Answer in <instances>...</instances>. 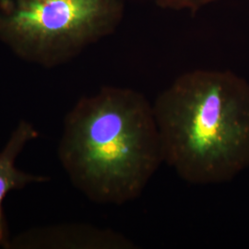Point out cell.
I'll list each match as a JSON object with an SVG mask.
<instances>
[{
  "instance_id": "5",
  "label": "cell",
  "mask_w": 249,
  "mask_h": 249,
  "mask_svg": "<svg viewBox=\"0 0 249 249\" xmlns=\"http://www.w3.org/2000/svg\"><path fill=\"white\" fill-rule=\"evenodd\" d=\"M153 1L162 9H175V10L187 9L193 13L218 0H153Z\"/></svg>"
},
{
  "instance_id": "4",
  "label": "cell",
  "mask_w": 249,
  "mask_h": 249,
  "mask_svg": "<svg viewBox=\"0 0 249 249\" xmlns=\"http://www.w3.org/2000/svg\"><path fill=\"white\" fill-rule=\"evenodd\" d=\"M38 137V132L28 122L20 121L11 134L4 149L0 151V247L9 246V236L5 223L2 203L9 191L19 189L30 183L45 182L46 178L26 174L18 170L15 160L27 143Z\"/></svg>"
},
{
  "instance_id": "3",
  "label": "cell",
  "mask_w": 249,
  "mask_h": 249,
  "mask_svg": "<svg viewBox=\"0 0 249 249\" xmlns=\"http://www.w3.org/2000/svg\"><path fill=\"white\" fill-rule=\"evenodd\" d=\"M124 0H0V41L30 62L54 67L112 35Z\"/></svg>"
},
{
  "instance_id": "2",
  "label": "cell",
  "mask_w": 249,
  "mask_h": 249,
  "mask_svg": "<svg viewBox=\"0 0 249 249\" xmlns=\"http://www.w3.org/2000/svg\"><path fill=\"white\" fill-rule=\"evenodd\" d=\"M163 161L196 185L231 181L249 167V83L228 71L179 76L155 100Z\"/></svg>"
},
{
  "instance_id": "1",
  "label": "cell",
  "mask_w": 249,
  "mask_h": 249,
  "mask_svg": "<svg viewBox=\"0 0 249 249\" xmlns=\"http://www.w3.org/2000/svg\"><path fill=\"white\" fill-rule=\"evenodd\" d=\"M58 153L73 185L90 200H134L163 162L153 107L135 89L104 87L68 114Z\"/></svg>"
}]
</instances>
